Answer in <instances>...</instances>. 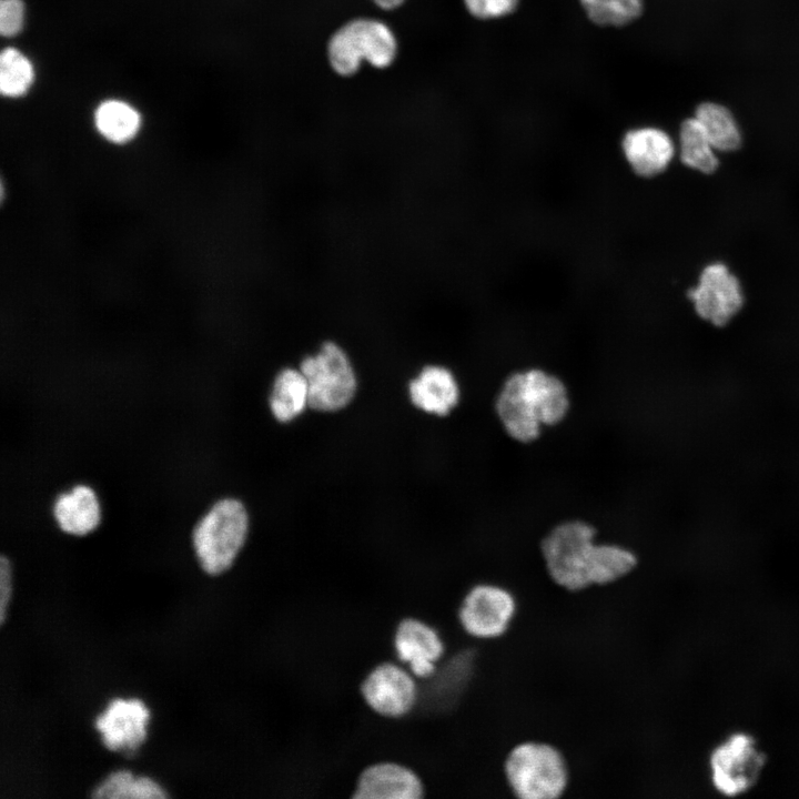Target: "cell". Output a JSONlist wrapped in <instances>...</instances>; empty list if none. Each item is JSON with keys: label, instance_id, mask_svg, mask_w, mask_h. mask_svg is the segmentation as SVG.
<instances>
[{"label": "cell", "instance_id": "cell-17", "mask_svg": "<svg viewBox=\"0 0 799 799\" xmlns=\"http://www.w3.org/2000/svg\"><path fill=\"white\" fill-rule=\"evenodd\" d=\"M678 156L688 169L710 175L719 168L717 151L695 118H687L679 128Z\"/></svg>", "mask_w": 799, "mask_h": 799}, {"label": "cell", "instance_id": "cell-7", "mask_svg": "<svg viewBox=\"0 0 799 799\" xmlns=\"http://www.w3.org/2000/svg\"><path fill=\"white\" fill-rule=\"evenodd\" d=\"M300 371L309 386V405L322 412L346 406L356 391V377L344 350L332 341L303 358Z\"/></svg>", "mask_w": 799, "mask_h": 799}, {"label": "cell", "instance_id": "cell-20", "mask_svg": "<svg viewBox=\"0 0 799 799\" xmlns=\"http://www.w3.org/2000/svg\"><path fill=\"white\" fill-rule=\"evenodd\" d=\"M94 798L161 799L168 792L154 779L122 769L111 772L92 791Z\"/></svg>", "mask_w": 799, "mask_h": 799}, {"label": "cell", "instance_id": "cell-9", "mask_svg": "<svg viewBox=\"0 0 799 799\" xmlns=\"http://www.w3.org/2000/svg\"><path fill=\"white\" fill-rule=\"evenodd\" d=\"M418 679L398 660H382L363 676L358 692L365 706L384 719H402L417 707Z\"/></svg>", "mask_w": 799, "mask_h": 799}, {"label": "cell", "instance_id": "cell-23", "mask_svg": "<svg viewBox=\"0 0 799 799\" xmlns=\"http://www.w3.org/2000/svg\"><path fill=\"white\" fill-rule=\"evenodd\" d=\"M30 61L17 49L7 48L0 55V90L7 97H20L33 81Z\"/></svg>", "mask_w": 799, "mask_h": 799}, {"label": "cell", "instance_id": "cell-6", "mask_svg": "<svg viewBox=\"0 0 799 799\" xmlns=\"http://www.w3.org/2000/svg\"><path fill=\"white\" fill-rule=\"evenodd\" d=\"M519 611L518 597L509 587L496 581H478L463 594L456 608L462 633L476 641H494L510 630Z\"/></svg>", "mask_w": 799, "mask_h": 799}, {"label": "cell", "instance_id": "cell-10", "mask_svg": "<svg viewBox=\"0 0 799 799\" xmlns=\"http://www.w3.org/2000/svg\"><path fill=\"white\" fill-rule=\"evenodd\" d=\"M392 648L396 660L421 680L431 679L446 657L444 634L418 616H404L394 626Z\"/></svg>", "mask_w": 799, "mask_h": 799}, {"label": "cell", "instance_id": "cell-26", "mask_svg": "<svg viewBox=\"0 0 799 799\" xmlns=\"http://www.w3.org/2000/svg\"><path fill=\"white\" fill-rule=\"evenodd\" d=\"M12 596V566L8 557H0V624L6 620L7 608Z\"/></svg>", "mask_w": 799, "mask_h": 799}, {"label": "cell", "instance_id": "cell-25", "mask_svg": "<svg viewBox=\"0 0 799 799\" xmlns=\"http://www.w3.org/2000/svg\"><path fill=\"white\" fill-rule=\"evenodd\" d=\"M24 7L21 0H1L0 31L6 37L17 34L23 24Z\"/></svg>", "mask_w": 799, "mask_h": 799}, {"label": "cell", "instance_id": "cell-4", "mask_svg": "<svg viewBox=\"0 0 799 799\" xmlns=\"http://www.w3.org/2000/svg\"><path fill=\"white\" fill-rule=\"evenodd\" d=\"M769 766V755L750 730L734 729L719 737L705 757L710 789L724 798H740L755 790Z\"/></svg>", "mask_w": 799, "mask_h": 799}, {"label": "cell", "instance_id": "cell-19", "mask_svg": "<svg viewBox=\"0 0 799 799\" xmlns=\"http://www.w3.org/2000/svg\"><path fill=\"white\" fill-rule=\"evenodd\" d=\"M694 117L717 152H734L740 148L741 131L728 108L716 102H704L697 107Z\"/></svg>", "mask_w": 799, "mask_h": 799}, {"label": "cell", "instance_id": "cell-14", "mask_svg": "<svg viewBox=\"0 0 799 799\" xmlns=\"http://www.w3.org/2000/svg\"><path fill=\"white\" fill-rule=\"evenodd\" d=\"M620 153L634 176L651 180L668 171L677 149L668 132L657 127L644 125L624 133Z\"/></svg>", "mask_w": 799, "mask_h": 799}, {"label": "cell", "instance_id": "cell-5", "mask_svg": "<svg viewBox=\"0 0 799 799\" xmlns=\"http://www.w3.org/2000/svg\"><path fill=\"white\" fill-rule=\"evenodd\" d=\"M247 530V513L240 500L224 498L216 502L192 533V544L201 568L212 576L231 568L245 544Z\"/></svg>", "mask_w": 799, "mask_h": 799}, {"label": "cell", "instance_id": "cell-15", "mask_svg": "<svg viewBox=\"0 0 799 799\" xmlns=\"http://www.w3.org/2000/svg\"><path fill=\"white\" fill-rule=\"evenodd\" d=\"M415 406L439 416L447 415L458 403L459 388L453 373L444 366H425L409 384Z\"/></svg>", "mask_w": 799, "mask_h": 799}, {"label": "cell", "instance_id": "cell-11", "mask_svg": "<svg viewBox=\"0 0 799 799\" xmlns=\"http://www.w3.org/2000/svg\"><path fill=\"white\" fill-rule=\"evenodd\" d=\"M687 296L696 314L716 327L729 324L745 304L739 279L722 262L706 265Z\"/></svg>", "mask_w": 799, "mask_h": 799}, {"label": "cell", "instance_id": "cell-12", "mask_svg": "<svg viewBox=\"0 0 799 799\" xmlns=\"http://www.w3.org/2000/svg\"><path fill=\"white\" fill-rule=\"evenodd\" d=\"M426 786L411 766L391 759L366 765L356 776L353 799H421Z\"/></svg>", "mask_w": 799, "mask_h": 799}, {"label": "cell", "instance_id": "cell-22", "mask_svg": "<svg viewBox=\"0 0 799 799\" xmlns=\"http://www.w3.org/2000/svg\"><path fill=\"white\" fill-rule=\"evenodd\" d=\"M587 17L598 26H626L641 14L643 0H579Z\"/></svg>", "mask_w": 799, "mask_h": 799}, {"label": "cell", "instance_id": "cell-1", "mask_svg": "<svg viewBox=\"0 0 799 799\" xmlns=\"http://www.w3.org/2000/svg\"><path fill=\"white\" fill-rule=\"evenodd\" d=\"M595 528L580 520L555 526L540 543L545 572L559 588L579 593L610 586L628 577L638 565L630 549L597 543Z\"/></svg>", "mask_w": 799, "mask_h": 799}, {"label": "cell", "instance_id": "cell-24", "mask_svg": "<svg viewBox=\"0 0 799 799\" xmlns=\"http://www.w3.org/2000/svg\"><path fill=\"white\" fill-rule=\"evenodd\" d=\"M519 0H464L468 12L478 19H493L515 11Z\"/></svg>", "mask_w": 799, "mask_h": 799}, {"label": "cell", "instance_id": "cell-21", "mask_svg": "<svg viewBox=\"0 0 799 799\" xmlns=\"http://www.w3.org/2000/svg\"><path fill=\"white\" fill-rule=\"evenodd\" d=\"M94 123L105 139L124 143L139 131L141 118L130 104L120 100H107L97 108Z\"/></svg>", "mask_w": 799, "mask_h": 799}, {"label": "cell", "instance_id": "cell-13", "mask_svg": "<svg viewBox=\"0 0 799 799\" xmlns=\"http://www.w3.org/2000/svg\"><path fill=\"white\" fill-rule=\"evenodd\" d=\"M150 710L136 698H114L95 718V729L110 751L134 754L145 741Z\"/></svg>", "mask_w": 799, "mask_h": 799}, {"label": "cell", "instance_id": "cell-18", "mask_svg": "<svg viewBox=\"0 0 799 799\" xmlns=\"http://www.w3.org/2000/svg\"><path fill=\"white\" fill-rule=\"evenodd\" d=\"M309 405V386L301 371L284 368L272 388L270 407L274 417L283 423L299 416Z\"/></svg>", "mask_w": 799, "mask_h": 799}, {"label": "cell", "instance_id": "cell-2", "mask_svg": "<svg viewBox=\"0 0 799 799\" xmlns=\"http://www.w3.org/2000/svg\"><path fill=\"white\" fill-rule=\"evenodd\" d=\"M569 400L564 383L543 370L530 368L510 374L497 398L496 413L507 433L520 443L535 441L543 425L564 419Z\"/></svg>", "mask_w": 799, "mask_h": 799}, {"label": "cell", "instance_id": "cell-3", "mask_svg": "<svg viewBox=\"0 0 799 799\" xmlns=\"http://www.w3.org/2000/svg\"><path fill=\"white\" fill-rule=\"evenodd\" d=\"M503 772L517 799H560L567 796L572 768L565 751L544 739H524L506 754Z\"/></svg>", "mask_w": 799, "mask_h": 799}, {"label": "cell", "instance_id": "cell-16", "mask_svg": "<svg viewBox=\"0 0 799 799\" xmlns=\"http://www.w3.org/2000/svg\"><path fill=\"white\" fill-rule=\"evenodd\" d=\"M53 516L60 529L67 534L83 536L91 533L101 518L97 494L89 486H74L57 497Z\"/></svg>", "mask_w": 799, "mask_h": 799}, {"label": "cell", "instance_id": "cell-8", "mask_svg": "<svg viewBox=\"0 0 799 799\" xmlns=\"http://www.w3.org/2000/svg\"><path fill=\"white\" fill-rule=\"evenodd\" d=\"M396 53L391 30L374 20L358 19L343 26L330 40L328 59L335 72L355 73L362 59L376 68L390 65Z\"/></svg>", "mask_w": 799, "mask_h": 799}, {"label": "cell", "instance_id": "cell-27", "mask_svg": "<svg viewBox=\"0 0 799 799\" xmlns=\"http://www.w3.org/2000/svg\"><path fill=\"white\" fill-rule=\"evenodd\" d=\"M377 6L383 9H394L403 3L404 0H374Z\"/></svg>", "mask_w": 799, "mask_h": 799}]
</instances>
